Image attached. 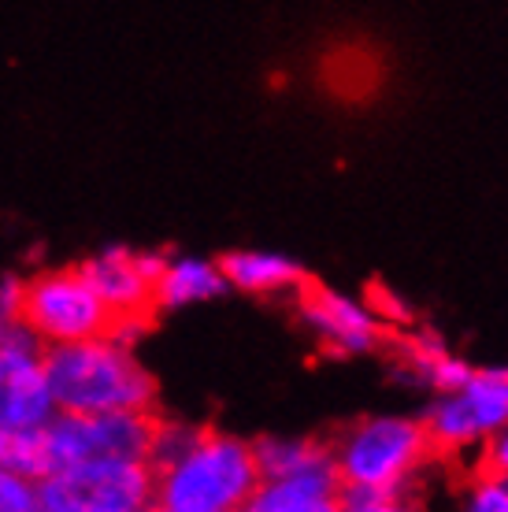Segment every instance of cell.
<instances>
[{"label":"cell","instance_id":"3","mask_svg":"<svg viewBox=\"0 0 508 512\" xmlns=\"http://www.w3.org/2000/svg\"><path fill=\"white\" fill-rule=\"evenodd\" d=\"M327 438L342 483V501L420 487V472L438 461V449L420 420H356Z\"/></svg>","mask_w":508,"mask_h":512},{"label":"cell","instance_id":"9","mask_svg":"<svg viewBox=\"0 0 508 512\" xmlns=\"http://www.w3.org/2000/svg\"><path fill=\"white\" fill-rule=\"evenodd\" d=\"M319 82L342 104H368L386 86V60L382 49L368 41H342L331 45L319 60Z\"/></svg>","mask_w":508,"mask_h":512},{"label":"cell","instance_id":"2","mask_svg":"<svg viewBox=\"0 0 508 512\" xmlns=\"http://www.w3.org/2000/svg\"><path fill=\"white\" fill-rule=\"evenodd\" d=\"M56 412L101 416V412H153L156 379L134 346L112 334L45 349Z\"/></svg>","mask_w":508,"mask_h":512},{"label":"cell","instance_id":"1","mask_svg":"<svg viewBox=\"0 0 508 512\" xmlns=\"http://www.w3.org/2000/svg\"><path fill=\"white\" fill-rule=\"evenodd\" d=\"M260 487L253 442L193 427L182 446L153 464V505L164 512H238Z\"/></svg>","mask_w":508,"mask_h":512},{"label":"cell","instance_id":"5","mask_svg":"<svg viewBox=\"0 0 508 512\" xmlns=\"http://www.w3.org/2000/svg\"><path fill=\"white\" fill-rule=\"evenodd\" d=\"M153 464L86 461L38 479V512H149Z\"/></svg>","mask_w":508,"mask_h":512},{"label":"cell","instance_id":"15","mask_svg":"<svg viewBox=\"0 0 508 512\" xmlns=\"http://www.w3.org/2000/svg\"><path fill=\"white\" fill-rule=\"evenodd\" d=\"M468 505L464 512H508V479L471 468L468 472Z\"/></svg>","mask_w":508,"mask_h":512},{"label":"cell","instance_id":"16","mask_svg":"<svg viewBox=\"0 0 508 512\" xmlns=\"http://www.w3.org/2000/svg\"><path fill=\"white\" fill-rule=\"evenodd\" d=\"M0 512H38V483L0 464Z\"/></svg>","mask_w":508,"mask_h":512},{"label":"cell","instance_id":"19","mask_svg":"<svg viewBox=\"0 0 508 512\" xmlns=\"http://www.w3.org/2000/svg\"><path fill=\"white\" fill-rule=\"evenodd\" d=\"M368 308L371 312H379V323L390 320V323H408V308L397 301L382 282H371L368 286Z\"/></svg>","mask_w":508,"mask_h":512},{"label":"cell","instance_id":"17","mask_svg":"<svg viewBox=\"0 0 508 512\" xmlns=\"http://www.w3.org/2000/svg\"><path fill=\"white\" fill-rule=\"evenodd\" d=\"M338 512H423L420 487H408L401 494H375V498H345Z\"/></svg>","mask_w":508,"mask_h":512},{"label":"cell","instance_id":"6","mask_svg":"<svg viewBox=\"0 0 508 512\" xmlns=\"http://www.w3.org/2000/svg\"><path fill=\"white\" fill-rule=\"evenodd\" d=\"M56 416L45 346L23 327L0 334V431H34Z\"/></svg>","mask_w":508,"mask_h":512},{"label":"cell","instance_id":"13","mask_svg":"<svg viewBox=\"0 0 508 512\" xmlns=\"http://www.w3.org/2000/svg\"><path fill=\"white\" fill-rule=\"evenodd\" d=\"M260 479H290V475L331 468V438H260L253 442Z\"/></svg>","mask_w":508,"mask_h":512},{"label":"cell","instance_id":"14","mask_svg":"<svg viewBox=\"0 0 508 512\" xmlns=\"http://www.w3.org/2000/svg\"><path fill=\"white\" fill-rule=\"evenodd\" d=\"M457 394H460V401L468 405L471 420L479 427V435H497L501 427H508V372L505 368L471 372V379Z\"/></svg>","mask_w":508,"mask_h":512},{"label":"cell","instance_id":"12","mask_svg":"<svg viewBox=\"0 0 508 512\" xmlns=\"http://www.w3.org/2000/svg\"><path fill=\"white\" fill-rule=\"evenodd\" d=\"M227 286L242 290V294L256 297H275L297 290V282L305 279V271L297 268L293 260L279 253H256V249H238L227 253L223 260H216Z\"/></svg>","mask_w":508,"mask_h":512},{"label":"cell","instance_id":"20","mask_svg":"<svg viewBox=\"0 0 508 512\" xmlns=\"http://www.w3.org/2000/svg\"><path fill=\"white\" fill-rule=\"evenodd\" d=\"M19 305H23V279H0V320L19 323Z\"/></svg>","mask_w":508,"mask_h":512},{"label":"cell","instance_id":"7","mask_svg":"<svg viewBox=\"0 0 508 512\" xmlns=\"http://www.w3.org/2000/svg\"><path fill=\"white\" fill-rule=\"evenodd\" d=\"M89 286L97 290L104 308L112 312V323L141 320L153 323L156 316V271L160 256L138 253V249H101L78 264Z\"/></svg>","mask_w":508,"mask_h":512},{"label":"cell","instance_id":"10","mask_svg":"<svg viewBox=\"0 0 508 512\" xmlns=\"http://www.w3.org/2000/svg\"><path fill=\"white\" fill-rule=\"evenodd\" d=\"M342 509V483L338 472L319 468V472L290 475V479H260V487L245 498L238 512H338Z\"/></svg>","mask_w":508,"mask_h":512},{"label":"cell","instance_id":"4","mask_svg":"<svg viewBox=\"0 0 508 512\" xmlns=\"http://www.w3.org/2000/svg\"><path fill=\"white\" fill-rule=\"evenodd\" d=\"M19 327L41 346H71L112 331V312L89 286L82 268H49L23 279Z\"/></svg>","mask_w":508,"mask_h":512},{"label":"cell","instance_id":"18","mask_svg":"<svg viewBox=\"0 0 508 512\" xmlns=\"http://www.w3.org/2000/svg\"><path fill=\"white\" fill-rule=\"evenodd\" d=\"M471 468L508 479V427H501L497 435H490V442H486V449H483V457L471 464Z\"/></svg>","mask_w":508,"mask_h":512},{"label":"cell","instance_id":"11","mask_svg":"<svg viewBox=\"0 0 508 512\" xmlns=\"http://www.w3.org/2000/svg\"><path fill=\"white\" fill-rule=\"evenodd\" d=\"M227 290V279L216 260L201 256H160L156 271V312H175L186 305L212 301Z\"/></svg>","mask_w":508,"mask_h":512},{"label":"cell","instance_id":"8","mask_svg":"<svg viewBox=\"0 0 508 512\" xmlns=\"http://www.w3.org/2000/svg\"><path fill=\"white\" fill-rule=\"evenodd\" d=\"M297 312L301 320L316 331V338L323 342L327 353L349 357V353H368V349L382 346V323L371 316L368 308L353 305L349 297L334 294L331 286H323L319 279L305 275L297 282Z\"/></svg>","mask_w":508,"mask_h":512}]
</instances>
